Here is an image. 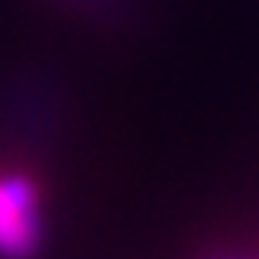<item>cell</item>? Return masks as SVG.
<instances>
[{
    "instance_id": "obj_1",
    "label": "cell",
    "mask_w": 259,
    "mask_h": 259,
    "mask_svg": "<svg viewBox=\"0 0 259 259\" xmlns=\"http://www.w3.org/2000/svg\"><path fill=\"white\" fill-rule=\"evenodd\" d=\"M39 191L26 175L0 172V259H29L39 246Z\"/></svg>"
}]
</instances>
